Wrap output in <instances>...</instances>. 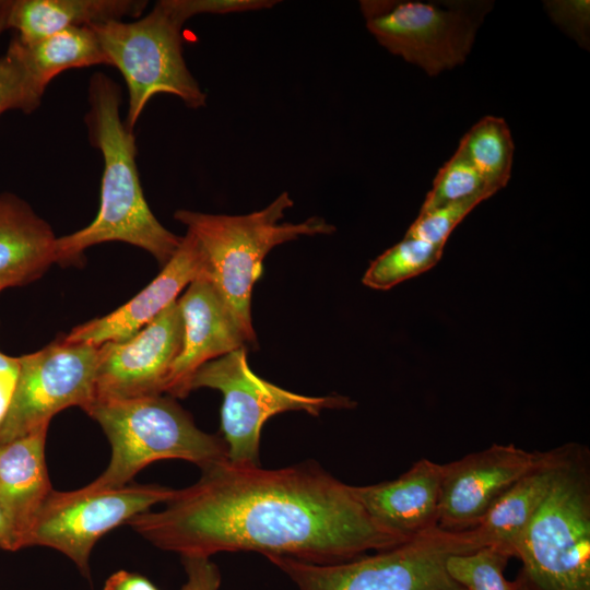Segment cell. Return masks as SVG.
Returning <instances> with one entry per match:
<instances>
[{
    "label": "cell",
    "mask_w": 590,
    "mask_h": 590,
    "mask_svg": "<svg viewBox=\"0 0 590 590\" xmlns=\"http://www.w3.org/2000/svg\"><path fill=\"white\" fill-rule=\"evenodd\" d=\"M165 504L128 524L180 557L251 551L335 564L410 540L374 520L350 485L311 462L264 470L225 460Z\"/></svg>",
    "instance_id": "cell-1"
},
{
    "label": "cell",
    "mask_w": 590,
    "mask_h": 590,
    "mask_svg": "<svg viewBox=\"0 0 590 590\" xmlns=\"http://www.w3.org/2000/svg\"><path fill=\"white\" fill-rule=\"evenodd\" d=\"M120 86L96 72L88 83L85 123L91 145L103 157L101 201L95 219L82 229L57 237L56 262L74 263L91 246L122 241L150 252L163 267L182 237L165 228L151 211L140 182L134 131L120 116Z\"/></svg>",
    "instance_id": "cell-2"
},
{
    "label": "cell",
    "mask_w": 590,
    "mask_h": 590,
    "mask_svg": "<svg viewBox=\"0 0 590 590\" xmlns=\"http://www.w3.org/2000/svg\"><path fill=\"white\" fill-rule=\"evenodd\" d=\"M293 206L284 191L262 210L245 215L208 214L178 210L174 217L198 241L213 284L247 343H255L251 294L262 274V262L272 248L300 236L328 235L335 231L323 219L280 223Z\"/></svg>",
    "instance_id": "cell-3"
},
{
    "label": "cell",
    "mask_w": 590,
    "mask_h": 590,
    "mask_svg": "<svg viewBox=\"0 0 590 590\" xmlns=\"http://www.w3.org/2000/svg\"><path fill=\"white\" fill-rule=\"evenodd\" d=\"M515 557L531 590H590V455L585 446L557 447L551 487Z\"/></svg>",
    "instance_id": "cell-4"
},
{
    "label": "cell",
    "mask_w": 590,
    "mask_h": 590,
    "mask_svg": "<svg viewBox=\"0 0 590 590\" xmlns=\"http://www.w3.org/2000/svg\"><path fill=\"white\" fill-rule=\"evenodd\" d=\"M85 412L104 430L111 457L90 484L126 486L144 467L162 459H181L202 469L228 460L223 438L200 430L191 416L162 394L93 402Z\"/></svg>",
    "instance_id": "cell-5"
},
{
    "label": "cell",
    "mask_w": 590,
    "mask_h": 590,
    "mask_svg": "<svg viewBox=\"0 0 590 590\" xmlns=\"http://www.w3.org/2000/svg\"><path fill=\"white\" fill-rule=\"evenodd\" d=\"M186 20L170 0L157 1L133 21H110L91 26L108 60L122 75L128 90L123 120L134 127L150 99L157 94L180 98L191 109L206 104V94L189 71L182 54Z\"/></svg>",
    "instance_id": "cell-6"
},
{
    "label": "cell",
    "mask_w": 590,
    "mask_h": 590,
    "mask_svg": "<svg viewBox=\"0 0 590 590\" xmlns=\"http://www.w3.org/2000/svg\"><path fill=\"white\" fill-rule=\"evenodd\" d=\"M484 547L474 529L436 528L374 555L335 564L268 557L298 590H465L446 569L453 554Z\"/></svg>",
    "instance_id": "cell-7"
},
{
    "label": "cell",
    "mask_w": 590,
    "mask_h": 590,
    "mask_svg": "<svg viewBox=\"0 0 590 590\" xmlns=\"http://www.w3.org/2000/svg\"><path fill=\"white\" fill-rule=\"evenodd\" d=\"M368 32L391 54L428 75L462 64L488 2L361 1Z\"/></svg>",
    "instance_id": "cell-8"
},
{
    "label": "cell",
    "mask_w": 590,
    "mask_h": 590,
    "mask_svg": "<svg viewBox=\"0 0 590 590\" xmlns=\"http://www.w3.org/2000/svg\"><path fill=\"white\" fill-rule=\"evenodd\" d=\"M191 390L212 388L223 394L221 429L228 461L259 465L263 424L275 414L305 411L318 416L328 409H353L356 402L344 396L308 397L280 388L257 376L240 347L202 365L191 379Z\"/></svg>",
    "instance_id": "cell-9"
},
{
    "label": "cell",
    "mask_w": 590,
    "mask_h": 590,
    "mask_svg": "<svg viewBox=\"0 0 590 590\" xmlns=\"http://www.w3.org/2000/svg\"><path fill=\"white\" fill-rule=\"evenodd\" d=\"M175 493L160 485L103 488L87 484L69 492L51 489L34 519L25 547L59 551L88 578L90 555L103 535L153 505L167 503Z\"/></svg>",
    "instance_id": "cell-10"
},
{
    "label": "cell",
    "mask_w": 590,
    "mask_h": 590,
    "mask_svg": "<svg viewBox=\"0 0 590 590\" xmlns=\"http://www.w3.org/2000/svg\"><path fill=\"white\" fill-rule=\"evenodd\" d=\"M98 346L58 339L44 349L21 356L17 387L0 428V445L49 425L69 406L84 411L94 402Z\"/></svg>",
    "instance_id": "cell-11"
},
{
    "label": "cell",
    "mask_w": 590,
    "mask_h": 590,
    "mask_svg": "<svg viewBox=\"0 0 590 590\" xmlns=\"http://www.w3.org/2000/svg\"><path fill=\"white\" fill-rule=\"evenodd\" d=\"M182 331L176 300L131 338L98 346L94 402L165 392Z\"/></svg>",
    "instance_id": "cell-12"
},
{
    "label": "cell",
    "mask_w": 590,
    "mask_h": 590,
    "mask_svg": "<svg viewBox=\"0 0 590 590\" xmlns=\"http://www.w3.org/2000/svg\"><path fill=\"white\" fill-rule=\"evenodd\" d=\"M545 456L546 451H527L514 444H493L444 463L438 528H474L495 502Z\"/></svg>",
    "instance_id": "cell-13"
},
{
    "label": "cell",
    "mask_w": 590,
    "mask_h": 590,
    "mask_svg": "<svg viewBox=\"0 0 590 590\" xmlns=\"http://www.w3.org/2000/svg\"><path fill=\"white\" fill-rule=\"evenodd\" d=\"M199 278H206V262L198 241L187 232L175 255L141 292L118 309L73 328L61 339L94 346L127 340L176 302L181 291Z\"/></svg>",
    "instance_id": "cell-14"
},
{
    "label": "cell",
    "mask_w": 590,
    "mask_h": 590,
    "mask_svg": "<svg viewBox=\"0 0 590 590\" xmlns=\"http://www.w3.org/2000/svg\"><path fill=\"white\" fill-rule=\"evenodd\" d=\"M182 319V343L175 359L165 392L185 398L191 391L194 373L205 363L240 347L246 340L206 278L191 282L177 299Z\"/></svg>",
    "instance_id": "cell-15"
},
{
    "label": "cell",
    "mask_w": 590,
    "mask_h": 590,
    "mask_svg": "<svg viewBox=\"0 0 590 590\" xmlns=\"http://www.w3.org/2000/svg\"><path fill=\"white\" fill-rule=\"evenodd\" d=\"M444 464L422 458L399 477L350 489L368 515L405 538L438 528Z\"/></svg>",
    "instance_id": "cell-16"
},
{
    "label": "cell",
    "mask_w": 590,
    "mask_h": 590,
    "mask_svg": "<svg viewBox=\"0 0 590 590\" xmlns=\"http://www.w3.org/2000/svg\"><path fill=\"white\" fill-rule=\"evenodd\" d=\"M48 427L0 445V507L9 519L20 550L34 519L51 492L45 461Z\"/></svg>",
    "instance_id": "cell-17"
},
{
    "label": "cell",
    "mask_w": 590,
    "mask_h": 590,
    "mask_svg": "<svg viewBox=\"0 0 590 590\" xmlns=\"http://www.w3.org/2000/svg\"><path fill=\"white\" fill-rule=\"evenodd\" d=\"M50 225L23 199L0 194V292L40 278L56 263Z\"/></svg>",
    "instance_id": "cell-18"
},
{
    "label": "cell",
    "mask_w": 590,
    "mask_h": 590,
    "mask_svg": "<svg viewBox=\"0 0 590 590\" xmlns=\"http://www.w3.org/2000/svg\"><path fill=\"white\" fill-rule=\"evenodd\" d=\"M146 5L143 0H10L7 30L30 44L70 27L137 19Z\"/></svg>",
    "instance_id": "cell-19"
},
{
    "label": "cell",
    "mask_w": 590,
    "mask_h": 590,
    "mask_svg": "<svg viewBox=\"0 0 590 590\" xmlns=\"http://www.w3.org/2000/svg\"><path fill=\"white\" fill-rule=\"evenodd\" d=\"M556 460L557 448L546 451L544 460L488 509L473 528L483 546L497 547L515 557L521 536L551 487Z\"/></svg>",
    "instance_id": "cell-20"
},
{
    "label": "cell",
    "mask_w": 590,
    "mask_h": 590,
    "mask_svg": "<svg viewBox=\"0 0 590 590\" xmlns=\"http://www.w3.org/2000/svg\"><path fill=\"white\" fill-rule=\"evenodd\" d=\"M16 40L30 93L38 105L49 82L61 72L98 64L108 66L106 55L91 26L70 27L30 44H23L17 38Z\"/></svg>",
    "instance_id": "cell-21"
},
{
    "label": "cell",
    "mask_w": 590,
    "mask_h": 590,
    "mask_svg": "<svg viewBox=\"0 0 590 590\" xmlns=\"http://www.w3.org/2000/svg\"><path fill=\"white\" fill-rule=\"evenodd\" d=\"M458 149L494 193L508 184L515 145L503 118L486 116L480 119L461 138Z\"/></svg>",
    "instance_id": "cell-22"
},
{
    "label": "cell",
    "mask_w": 590,
    "mask_h": 590,
    "mask_svg": "<svg viewBox=\"0 0 590 590\" xmlns=\"http://www.w3.org/2000/svg\"><path fill=\"white\" fill-rule=\"evenodd\" d=\"M445 246L406 237L371 261L363 283L374 290H389L433 268Z\"/></svg>",
    "instance_id": "cell-23"
},
{
    "label": "cell",
    "mask_w": 590,
    "mask_h": 590,
    "mask_svg": "<svg viewBox=\"0 0 590 590\" xmlns=\"http://www.w3.org/2000/svg\"><path fill=\"white\" fill-rule=\"evenodd\" d=\"M509 558L497 547L484 546L449 556L446 569L465 590H516V581H508L504 576Z\"/></svg>",
    "instance_id": "cell-24"
},
{
    "label": "cell",
    "mask_w": 590,
    "mask_h": 590,
    "mask_svg": "<svg viewBox=\"0 0 590 590\" xmlns=\"http://www.w3.org/2000/svg\"><path fill=\"white\" fill-rule=\"evenodd\" d=\"M489 190L460 149L438 170L420 213L473 197L488 199Z\"/></svg>",
    "instance_id": "cell-25"
},
{
    "label": "cell",
    "mask_w": 590,
    "mask_h": 590,
    "mask_svg": "<svg viewBox=\"0 0 590 590\" xmlns=\"http://www.w3.org/2000/svg\"><path fill=\"white\" fill-rule=\"evenodd\" d=\"M483 200L486 199L484 197H473L418 213L416 220L406 231L405 236L428 244L445 246L455 227Z\"/></svg>",
    "instance_id": "cell-26"
},
{
    "label": "cell",
    "mask_w": 590,
    "mask_h": 590,
    "mask_svg": "<svg viewBox=\"0 0 590 590\" xmlns=\"http://www.w3.org/2000/svg\"><path fill=\"white\" fill-rule=\"evenodd\" d=\"M38 107L28 90L20 45L13 37L0 56V115L7 110L31 114Z\"/></svg>",
    "instance_id": "cell-27"
},
{
    "label": "cell",
    "mask_w": 590,
    "mask_h": 590,
    "mask_svg": "<svg viewBox=\"0 0 590 590\" xmlns=\"http://www.w3.org/2000/svg\"><path fill=\"white\" fill-rule=\"evenodd\" d=\"M545 8L555 24L581 47H589L590 2L588 0L546 1Z\"/></svg>",
    "instance_id": "cell-28"
},
{
    "label": "cell",
    "mask_w": 590,
    "mask_h": 590,
    "mask_svg": "<svg viewBox=\"0 0 590 590\" xmlns=\"http://www.w3.org/2000/svg\"><path fill=\"white\" fill-rule=\"evenodd\" d=\"M179 14L188 21L199 14H226L269 9L275 0H170Z\"/></svg>",
    "instance_id": "cell-29"
},
{
    "label": "cell",
    "mask_w": 590,
    "mask_h": 590,
    "mask_svg": "<svg viewBox=\"0 0 590 590\" xmlns=\"http://www.w3.org/2000/svg\"><path fill=\"white\" fill-rule=\"evenodd\" d=\"M181 562L187 575L186 582L179 590H219L221 574L210 557L182 556Z\"/></svg>",
    "instance_id": "cell-30"
},
{
    "label": "cell",
    "mask_w": 590,
    "mask_h": 590,
    "mask_svg": "<svg viewBox=\"0 0 590 590\" xmlns=\"http://www.w3.org/2000/svg\"><path fill=\"white\" fill-rule=\"evenodd\" d=\"M21 373V356L0 352V428L10 410Z\"/></svg>",
    "instance_id": "cell-31"
},
{
    "label": "cell",
    "mask_w": 590,
    "mask_h": 590,
    "mask_svg": "<svg viewBox=\"0 0 590 590\" xmlns=\"http://www.w3.org/2000/svg\"><path fill=\"white\" fill-rule=\"evenodd\" d=\"M103 590H160L146 577L127 570H117L105 581Z\"/></svg>",
    "instance_id": "cell-32"
},
{
    "label": "cell",
    "mask_w": 590,
    "mask_h": 590,
    "mask_svg": "<svg viewBox=\"0 0 590 590\" xmlns=\"http://www.w3.org/2000/svg\"><path fill=\"white\" fill-rule=\"evenodd\" d=\"M0 550L17 551L20 550L19 541L15 532L7 518L4 511L0 507Z\"/></svg>",
    "instance_id": "cell-33"
},
{
    "label": "cell",
    "mask_w": 590,
    "mask_h": 590,
    "mask_svg": "<svg viewBox=\"0 0 590 590\" xmlns=\"http://www.w3.org/2000/svg\"><path fill=\"white\" fill-rule=\"evenodd\" d=\"M10 5V0H4L0 8V36L7 30V14Z\"/></svg>",
    "instance_id": "cell-34"
},
{
    "label": "cell",
    "mask_w": 590,
    "mask_h": 590,
    "mask_svg": "<svg viewBox=\"0 0 590 590\" xmlns=\"http://www.w3.org/2000/svg\"><path fill=\"white\" fill-rule=\"evenodd\" d=\"M516 590H531L521 575L516 580Z\"/></svg>",
    "instance_id": "cell-35"
},
{
    "label": "cell",
    "mask_w": 590,
    "mask_h": 590,
    "mask_svg": "<svg viewBox=\"0 0 590 590\" xmlns=\"http://www.w3.org/2000/svg\"><path fill=\"white\" fill-rule=\"evenodd\" d=\"M3 3H4V0H0V8L2 7Z\"/></svg>",
    "instance_id": "cell-36"
}]
</instances>
